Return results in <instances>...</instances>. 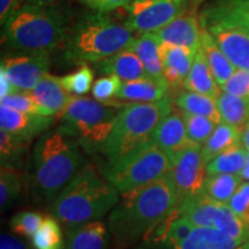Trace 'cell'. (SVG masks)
Returning a JSON list of instances; mask_svg holds the SVG:
<instances>
[{"mask_svg": "<svg viewBox=\"0 0 249 249\" xmlns=\"http://www.w3.org/2000/svg\"><path fill=\"white\" fill-rule=\"evenodd\" d=\"M188 0H133L124 24L140 34L154 33L185 13Z\"/></svg>", "mask_w": 249, "mask_h": 249, "instance_id": "9c48e42d", "label": "cell"}, {"mask_svg": "<svg viewBox=\"0 0 249 249\" xmlns=\"http://www.w3.org/2000/svg\"><path fill=\"white\" fill-rule=\"evenodd\" d=\"M0 249H28L22 241L15 236L2 233L0 236Z\"/></svg>", "mask_w": 249, "mask_h": 249, "instance_id": "ee69618b", "label": "cell"}, {"mask_svg": "<svg viewBox=\"0 0 249 249\" xmlns=\"http://www.w3.org/2000/svg\"><path fill=\"white\" fill-rule=\"evenodd\" d=\"M200 21L202 27L224 24L249 31V0H213L202 11Z\"/></svg>", "mask_w": 249, "mask_h": 249, "instance_id": "5bb4252c", "label": "cell"}, {"mask_svg": "<svg viewBox=\"0 0 249 249\" xmlns=\"http://www.w3.org/2000/svg\"><path fill=\"white\" fill-rule=\"evenodd\" d=\"M82 1L93 11L101 12V13L114 11V9L130 4V0H82Z\"/></svg>", "mask_w": 249, "mask_h": 249, "instance_id": "b9f144b4", "label": "cell"}, {"mask_svg": "<svg viewBox=\"0 0 249 249\" xmlns=\"http://www.w3.org/2000/svg\"><path fill=\"white\" fill-rule=\"evenodd\" d=\"M182 118L186 124L187 135L195 144L203 145L217 126V124L208 118L187 113V112H182Z\"/></svg>", "mask_w": 249, "mask_h": 249, "instance_id": "e575fe53", "label": "cell"}, {"mask_svg": "<svg viewBox=\"0 0 249 249\" xmlns=\"http://www.w3.org/2000/svg\"><path fill=\"white\" fill-rule=\"evenodd\" d=\"M44 218L35 211H22L14 214L11 219V229L17 234L31 236L38 231Z\"/></svg>", "mask_w": 249, "mask_h": 249, "instance_id": "8d00e7d4", "label": "cell"}, {"mask_svg": "<svg viewBox=\"0 0 249 249\" xmlns=\"http://www.w3.org/2000/svg\"><path fill=\"white\" fill-rule=\"evenodd\" d=\"M119 111L107 103L74 97L61 113L58 129L75 139L87 152H97L110 135Z\"/></svg>", "mask_w": 249, "mask_h": 249, "instance_id": "ba28073f", "label": "cell"}, {"mask_svg": "<svg viewBox=\"0 0 249 249\" xmlns=\"http://www.w3.org/2000/svg\"><path fill=\"white\" fill-rule=\"evenodd\" d=\"M151 141L166 152L173 160L185 149L195 144L187 135L183 118L177 112H171L158 124L152 134Z\"/></svg>", "mask_w": 249, "mask_h": 249, "instance_id": "9a60e30c", "label": "cell"}, {"mask_svg": "<svg viewBox=\"0 0 249 249\" xmlns=\"http://www.w3.org/2000/svg\"><path fill=\"white\" fill-rule=\"evenodd\" d=\"M235 214L245 220L249 213V181L242 182L227 203Z\"/></svg>", "mask_w": 249, "mask_h": 249, "instance_id": "60d3db41", "label": "cell"}, {"mask_svg": "<svg viewBox=\"0 0 249 249\" xmlns=\"http://www.w3.org/2000/svg\"><path fill=\"white\" fill-rule=\"evenodd\" d=\"M51 58L49 53H23L2 58L0 70L8 76L18 91L30 92L45 74L49 73Z\"/></svg>", "mask_w": 249, "mask_h": 249, "instance_id": "8fae6325", "label": "cell"}, {"mask_svg": "<svg viewBox=\"0 0 249 249\" xmlns=\"http://www.w3.org/2000/svg\"><path fill=\"white\" fill-rule=\"evenodd\" d=\"M53 118L42 114L24 113L4 105H0V126L1 129L13 134L18 138L31 141L36 135L45 133L51 124Z\"/></svg>", "mask_w": 249, "mask_h": 249, "instance_id": "2e32d148", "label": "cell"}, {"mask_svg": "<svg viewBox=\"0 0 249 249\" xmlns=\"http://www.w3.org/2000/svg\"><path fill=\"white\" fill-rule=\"evenodd\" d=\"M248 88L249 71L235 70L233 75L230 77V80L222 87V90L225 92L232 93V95L248 98Z\"/></svg>", "mask_w": 249, "mask_h": 249, "instance_id": "ab89813d", "label": "cell"}, {"mask_svg": "<svg viewBox=\"0 0 249 249\" xmlns=\"http://www.w3.org/2000/svg\"><path fill=\"white\" fill-rule=\"evenodd\" d=\"M241 130L231 124L222 123L217 124L208 141L202 145V156L205 163H209L217 156L241 147Z\"/></svg>", "mask_w": 249, "mask_h": 249, "instance_id": "484cf974", "label": "cell"}, {"mask_svg": "<svg viewBox=\"0 0 249 249\" xmlns=\"http://www.w3.org/2000/svg\"><path fill=\"white\" fill-rule=\"evenodd\" d=\"M178 204L169 177L164 176L151 185L124 195L107 218V229L117 249H128L144 240Z\"/></svg>", "mask_w": 249, "mask_h": 249, "instance_id": "6da1fadb", "label": "cell"}, {"mask_svg": "<svg viewBox=\"0 0 249 249\" xmlns=\"http://www.w3.org/2000/svg\"><path fill=\"white\" fill-rule=\"evenodd\" d=\"M43 116L54 117L61 114L74 97L61 85L60 77L45 74L30 91Z\"/></svg>", "mask_w": 249, "mask_h": 249, "instance_id": "ac0fdd59", "label": "cell"}, {"mask_svg": "<svg viewBox=\"0 0 249 249\" xmlns=\"http://www.w3.org/2000/svg\"><path fill=\"white\" fill-rule=\"evenodd\" d=\"M119 192L95 166L86 167L52 202L51 213L68 229L95 222L113 210Z\"/></svg>", "mask_w": 249, "mask_h": 249, "instance_id": "3957f363", "label": "cell"}, {"mask_svg": "<svg viewBox=\"0 0 249 249\" xmlns=\"http://www.w3.org/2000/svg\"><path fill=\"white\" fill-rule=\"evenodd\" d=\"M220 205L203 193L182 201L177 205L174 213L188 220L194 227H214Z\"/></svg>", "mask_w": 249, "mask_h": 249, "instance_id": "d6986e66", "label": "cell"}, {"mask_svg": "<svg viewBox=\"0 0 249 249\" xmlns=\"http://www.w3.org/2000/svg\"><path fill=\"white\" fill-rule=\"evenodd\" d=\"M35 249H65L61 227L59 220L52 217H45L39 230L31 238Z\"/></svg>", "mask_w": 249, "mask_h": 249, "instance_id": "d6a6232c", "label": "cell"}, {"mask_svg": "<svg viewBox=\"0 0 249 249\" xmlns=\"http://www.w3.org/2000/svg\"><path fill=\"white\" fill-rule=\"evenodd\" d=\"M189 1H195V2H198L200 0H189Z\"/></svg>", "mask_w": 249, "mask_h": 249, "instance_id": "816d5d0a", "label": "cell"}, {"mask_svg": "<svg viewBox=\"0 0 249 249\" xmlns=\"http://www.w3.org/2000/svg\"><path fill=\"white\" fill-rule=\"evenodd\" d=\"M182 87L187 91L203 93V95L210 96L216 99L222 92V88L211 73L209 65L205 60L203 52L200 48L196 51L194 64H193L192 70L187 75L186 80L183 81Z\"/></svg>", "mask_w": 249, "mask_h": 249, "instance_id": "cb8c5ba5", "label": "cell"}, {"mask_svg": "<svg viewBox=\"0 0 249 249\" xmlns=\"http://www.w3.org/2000/svg\"><path fill=\"white\" fill-rule=\"evenodd\" d=\"M2 27L6 46L23 53L50 54L68 34L66 15L52 5L23 4Z\"/></svg>", "mask_w": 249, "mask_h": 249, "instance_id": "277c9868", "label": "cell"}, {"mask_svg": "<svg viewBox=\"0 0 249 249\" xmlns=\"http://www.w3.org/2000/svg\"><path fill=\"white\" fill-rule=\"evenodd\" d=\"M133 31L124 24L97 12L81 18L68 31L65 58L73 65L98 64L128 49Z\"/></svg>", "mask_w": 249, "mask_h": 249, "instance_id": "5b68a950", "label": "cell"}, {"mask_svg": "<svg viewBox=\"0 0 249 249\" xmlns=\"http://www.w3.org/2000/svg\"><path fill=\"white\" fill-rule=\"evenodd\" d=\"M23 4V0H0V23L1 26H4L12 15Z\"/></svg>", "mask_w": 249, "mask_h": 249, "instance_id": "7bdbcfd3", "label": "cell"}, {"mask_svg": "<svg viewBox=\"0 0 249 249\" xmlns=\"http://www.w3.org/2000/svg\"><path fill=\"white\" fill-rule=\"evenodd\" d=\"M22 180L18 170L1 166L0 170V207L1 211L7 210L20 196Z\"/></svg>", "mask_w": 249, "mask_h": 249, "instance_id": "836d02e7", "label": "cell"}, {"mask_svg": "<svg viewBox=\"0 0 249 249\" xmlns=\"http://www.w3.org/2000/svg\"><path fill=\"white\" fill-rule=\"evenodd\" d=\"M160 43L186 46L197 51L201 43L202 26L200 17L192 9L174 18L172 22L151 33Z\"/></svg>", "mask_w": 249, "mask_h": 249, "instance_id": "7c38bea8", "label": "cell"}, {"mask_svg": "<svg viewBox=\"0 0 249 249\" xmlns=\"http://www.w3.org/2000/svg\"><path fill=\"white\" fill-rule=\"evenodd\" d=\"M98 70L105 75L119 77L123 82L149 77L144 65L138 55L129 50H124L119 53L98 62Z\"/></svg>", "mask_w": 249, "mask_h": 249, "instance_id": "ffe728a7", "label": "cell"}, {"mask_svg": "<svg viewBox=\"0 0 249 249\" xmlns=\"http://www.w3.org/2000/svg\"><path fill=\"white\" fill-rule=\"evenodd\" d=\"M172 112L169 97L155 103H132L119 111L110 135L98 151L107 161L150 142L158 124Z\"/></svg>", "mask_w": 249, "mask_h": 249, "instance_id": "8992f818", "label": "cell"}, {"mask_svg": "<svg viewBox=\"0 0 249 249\" xmlns=\"http://www.w3.org/2000/svg\"><path fill=\"white\" fill-rule=\"evenodd\" d=\"M245 222H246V223H247V224H248V225H249V213H247V216H246V218H245Z\"/></svg>", "mask_w": 249, "mask_h": 249, "instance_id": "f907efd6", "label": "cell"}, {"mask_svg": "<svg viewBox=\"0 0 249 249\" xmlns=\"http://www.w3.org/2000/svg\"><path fill=\"white\" fill-rule=\"evenodd\" d=\"M30 141L20 139L13 134L0 130V161L1 166L21 170L23 167Z\"/></svg>", "mask_w": 249, "mask_h": 249, "instance_id": "f1b7e54d", "label": "cell"}, {"mask_svg": "<svg viewBox=\"0 0 249 249\" xmlns=\"http://www.w3.org/2000/svg\"><path fill=\"white\" fill-rule=\"evenodd\" d=\"M140 58L148 75L158 81H164L163 62L160 54V42L151 33L134 37L128 49ZM165 82V81H164Z\"/></svg>", "mask_w": 249, "mask_h": 249, "instance_id": "d4e9b609", "label": "cell"}, {"mask_svg": "<svg viewBox=\"0 0 249 249\" xmlns=\"http://www.w3.org/2000/svg\"><path fill=\"white\" fill-rule=\"evenodd\" d=\"M248 151L244 147H236L217 156L207 164L208 176L217 174H241L247 161Z\"/></svg>", "mask_w": 249, "mask_h": 249, "instance_id": "1f68e13d", "label": "cell"}, {"mask_svg": "<svg viewBox=\"0 0 249 249\" xmlns=\"http://www.w3.org/2000/svg\"><path fill=\"white\" fill-rule=\"evenodd\" d=\"M214 229L233 239V240L245 244L249 240V225L242 218L234 213L227 204H222L218 211Z\"/></svg>", "mask_w": 249, "mask_h": 249, "instance_id": "4dcf8cb0", "label": "cell"}, {"mask_svg": "<svg viewBox=\"0 0 249 249\" xmlns=\"http://www.w3.org/2000/svg\"><path fill=\"white\" fill-rule=\"evenodd\" d=\"M174 160L150 141L118 160L107 161L101 173L120 194L126 195L163 178Z\"/></svg>", "mask_w": 249, "mask_h": 249, "instance_id": "52a82bcc", "label": "cell"}, {"mask_svg": "<svg viewBox=\"0 0 249 249\" xmlns=\"http://www.w3.org/2000/svg\"><path fill=\"white\" fill-rule=\"evenodd\" d=\"M240 174H217L208 176L204 181V193L211 200L220 204H227L236 189L242 183Z\"/></svg>", "mask_w": 249, "mask_h": 249, "instance_id": "f546056e", "label": "cell"}, {"mask_svg": "<svg viewBox=\"0 0 249 249\" xmlns=\"http://www.w3.org/2000/svg\"><path fill=\"white\" fill-rule=\"evenodd\" d=\"M14 91H17V89L12 85V82L9 81L8 76L6 75L5 71L0 70V98H4Z\"/></svg>", "mask_w": 249, "mask_h": 249, "instance_id": "f6af8a7d", "label": "cell"}, {"mask_svg": "<svg viewBox=\"0 0 249 249\" xmlns=\"http://www.w3.org/2000/svg\"><path fill=\"white\" fill-rule=\"evenodd\" d=\"M241 145L249 152V124L241 133Z\"/></svg>", "mask_w": 249, "mask_h": 249, "instance_id": "bcb514c9", "label": "cell"}, {"mask_svg": "<svg viewBox=\"0 0 249 249\" xmlns=\"http://www.w3.org/2000/svg\"><path fill=\"white\" fill-rule=\"evenodd\" d=\"M216 102L223 123L234 126L242 132L249 124V98L222 90Z\"/></svg>", "mask_w": 249, "mask_h": 249, "instance_id": "4316f807", "label": "cell"}, {"mask_svg": "<svg viewBox=\"0 0 249 249\" xmlns=\"http://www.w3.org/2000/svg\"><path fill=\"white\" fill-rule=\"evenodd\" d=\"M60 82L70 93L79 96L85 95L91 89L93 73L87 65H85V66H81L80 70L74 71V73L60 77Z\"/></svg>", "mask_w": 249, "mask_h": 249, "instance_id": "d590c367", "label": "cell"}, {"mask_svg": "<svg viewBox=\"0 0 249 249\" xmlns=\"http://www.w3.org/2000/svg\"><path fill=\"white\" fill-rule=\"evenodd\" d=\"M236 249H249V240L246 241L245 244H242V245L239 246V247L236 248Z\"/></svg>", "mask_w": 249, "mask_h": 249, "instance_id": "681fc988", "label": "cell"}, {"mask_svg": "<svg viewBox=\"0 0 249 249\" xmlns=\"http://www.w3.org/2000/svg\"><path fill=\"white\" fill-rule=\"evenodd\" d=\"M169 88L164 81H158L150 76L143 77L121 83L117 98L132 103H155L167 97Z\"/></svg>", "mask_w": 249, "mask_h": 249, "instance_id": "44dd1931", "label": "cell"}, {"mask_svg": "<svg viewBox=\"0 0 249 249\" xmlns=\"http://www.w3.org/2000/svg\"><path fill=\"white\" fill-rule=\"evenodd\" d=\"M110 236L107 226L95 220L68 231L65 249H107Z\"/></svg>", "mask_w": 249, "mask_h": 249, "instance_id": "7402d4cb", "label": "cell"}, {"mask_svg": "<svg viewBox=\"0 0 249 249\" xmlns=\"http://www.w3.org/2000/svg\"><path fill=\"white\" fill-rule=\"evenodd\" d=\"M160 54L163 62V77L167 86L170 88L182 86L194 64L195 50L160 43Z\"/></svg>", "mask_w": 249, "mask_h": 249, "instance_id": "e0dca14e", "label": "cell"}, {"mask_svg": "<svg viewBox=\"0 0 249 249\" xmlns=\"http://www.w3.org/2000/svg\"><path fill=\"white\" fill-rule=\"evenodd\" d=\"M86 165L75 139L59 129L46 130L36 142L31 156L34 195L52 203Z\"/></svg>", "mask_w": 249, "mask_h": 249, "instance_id": "7a4b0ae2", "label": "cell"}, {"mask_svg": "<svg viewBox=\"0 0 249 249\" xmlns=\"http://www.w3.org/2000/svg\"><path fill=\"white\" fill-rule=\"evenodd\" d=\"M210 31L217 45L236 70L249 71V31L239 27L213 24Z\"/></svg>", "mask_w": 249, "mask_h": 249, "instance_id": "4fadbf2b", "label": "cell"}, {"mask_svg": "<svg viewBox=\"0 0 249 249\" xmlns=\"http://www.w3.org/2000/svg\"><path fill=\"white\" fill-rule=\"evenodd\" d=\"M240 176L242 177V178L248 180V181H249V152H248V156H247V161H246L245 169L242 170Z\"/></svg>", "mask_w": 249, "mask_h": 249, "instance_id": "c3c4849f", "label": "cell"}, {"mask_svg": "<svg viewBox=\"0 0 249 249\" xmlns=\"http://www.w3.org/2000/svg\"><path fill=\"white\" fill-rule=\"evenodd\" d=\"M24 4H31V5H40V6H48L52 5L55 0H23Z\"/></svg>", "mask_w": 249, "mask_h": 249, "instance_id": "7dc6e473", "label": "cell"}, {"mask_svg": "<svg viewBox=\"0 0 249 249\" xmlns=\"http://www.w3.org/2000/svg\"><path fill=\"white\" fill-rule=\"evenodd\" d=\"M0 99H1V105L13 108V110L24 112V113L42 114V111H40L39 107L37 105V103L33 98L30 92L18 91V90H17V91L11 93V95Z\"/></svg>", "mask_w": 249, "mask_h": 249, "instance_id": "74e56055", "label": "cell"}, {"mask_svg": "<svg viewBox=\"0 0 249 249\" xmlns=\"http://www.w3.org/2000/svg\"><path fill=\"white\" fill-rule=\"evenodd\" d=\"M200 49L203 52L208 65H209L211 73L222 88L230 80V77L233 75L236 68L233 66L232 62L229 60V58L224 54V52L217 45L216 40L213 39L210 31L204 27H202Z\"/></svg>", "mask_w": 249, "mask_h": 249, "instance_id": "603a6c76", "label": "cell"}, {"mask_svg": "<svg viewBox=\"0 0 249 249\" xmlns=\"http://www.w3.org/2000/svg\"><path fill=\"white\" fill-rule=\"evenodd\" d=\"M174 103L181 108L182 112L205 117L217 124L223 123L217 107L216 98L210 97V96L186 90V91H181L177 96Z\"/></svg>", "mask_w": 249, "mask_h": 249, "instance_id": "83f0119b", "label": "cell"}, {"mask_svg": "<svg viewBox=\"0 0 249 249\" xmlns=\"http://www.w3.org/2000/svg\"><path fill=\"white\" fill-rule=\"evenodd\" d=\"M121 81L119 77L114 75H107L102 77L93 83L92 95L96 101L101 103H110V99L117 97L121 87Z\"/></svg>", "mask_w": 249, "mask_h": 249, "instance_id": "f35d334b", "label": "cell"}, {"mask_svg": "<svg viewBox=\"0 0 249 249\" xmlns=\"http://www.w3.org/2000/svg\"><path fill=\"white\" fill-rule=\"evenodd\" d=\"M167 177L176 192L178 204L187 198L203 194L208 174L202 145L193 144L177 156Z\"/></svg>", "mask_w": 249, "mask_h": 249, "instance_id": "30bf717a", "label": "cell"}]
</instances>
